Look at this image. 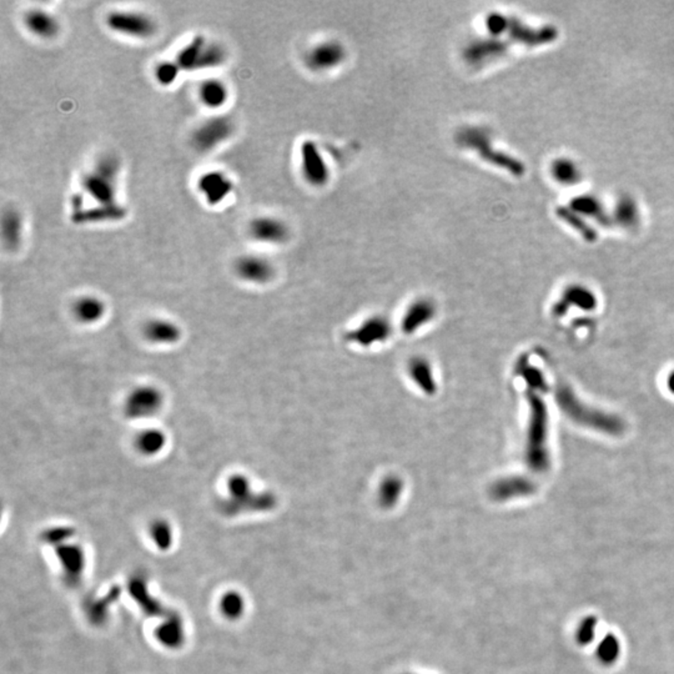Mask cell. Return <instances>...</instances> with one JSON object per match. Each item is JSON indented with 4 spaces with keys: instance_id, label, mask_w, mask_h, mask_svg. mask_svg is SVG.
Instances as JSON below:
<instances>
[{
    "instance_id": "obj_1",
    "label": "cell",
    "mask_w": 674,
    "mask_h": 674,
    "mask_svg": "<svg viewBox=\"0 0 674 674\" xmlns=\"http://www.w3.org/2000/svg\"><path fill=\"white\" fill-rule=\"evenodd\" d=\"M530 403V424L527 435L526 461L528 467L537 473L548 471L551 466L550 454L547 449L548 436V412L536 391L528 394Z\"/></svg>"
},
{
    "instance_id": "obj_2",
    "label": "cell",
    "mask_w": 674,
    "mask_h": 674,
    "mask_svg": "<svg viewBox=\"0 0 674 674\" xmlns=\"http://www.w3.org/2000/svg\"><path fill=\"white\" fill-rule=\"evenodd\" d=\"M556 401L571 420L582 426L591 427L612 436H618L624 431V422L620 417L587 406L567 386H560L557 389Z\"/></svg>"
},
{
    "instance_id": "obj_3",
    "label": "cell",
    "mask_w": 674,
    "mask_h": 674,
    "mask_svg": "<svg viewBox=\"0 0 674 674\" xmlns=\"http://www.w3.org/2000/svg\"><path fill=\"white\" fill-rule=\"evenodd\" d=\"M226 47L218 42H210L204 36H196L179 50L175 61L181 71L216 69L227 61Z\"/></svg>"
},
{
    "instance_id": "obj_4",
    "label": "cell",
    "mask_w": 674,
    "mask_h": 674,
    "mask_svg": "<svg viewBox=\"0 0 674 674\" xmlns=\"http://www.w3.org/2000/svg\"><path fill=\"white\" fill-rule=\"evenodd\" d=\"M119 172L120 163L115 156H101L96 161L94 169L83 177L84 191L99 205H115Z\"/></svg>"
},
{
    "instance_id": "obj_5",
    "label": "cell",
    "mask_w": 674,
    "mask_h": 674,
    "mask_svg": "<svg viewBox=\"0 0 674 674\" xmlns=\"http://www.w3.org/2000/svg\"><path fill=\"white\" fill-rule=\"evenodd\" d=\"M487 29L493 36L507 34L511 40L525 44L528 47L544 45L547 43L553 42L558 36V31L553 27H544L539 29L528 28L525 24L521 23L517 19L506 18L501 14H491L486 20Z\"/></svg>"
},
{
    "instance_id": "obj_6",
    "label": "cell",
    "mask_w": 674,
    "mask_h": 674,
    "mask_svg": "<svg viewBox=\"0 0 674 674\" xmlns=\"http://www.w3.org/2000/svg\"><path fill=\"white\" fill-rule=\"evenodd\" d=\"M457 142L466 148L473 149L481 155L482 159L492 163L493 165L506 169L516 177H522L525 174V165L521 161L492 148L491 139L487 130L481 128L463 129L458 133Z\"/></svg>"
},
{
    "instance_id": "obj_7",
    "label": "cell",
    "mask_w": 674,
    "mask_h": 674,
    "mask_svg": "<svg viewBox=\"0 0 674 674\" xmlns=\"http://www.w3.org/2000/svg\"><path fill=\"white\" fill-rule=\"evenodd\" d=\"M165 405V395L158 386L137 384L124 398L123 414L128 420H150L161 412Z\"/></svg>"
},
{
    "instance_id": "obj_8",
    "label": "cell",
    "mask_w": 674,
    "mask_h": 674,
    "mask_svg": "<svg viewBox=\"0 0 674 674\" xmlns=\"http://www.w3.org/2000/svg\"><path fill=\"white\" fill-rule=\"evenodd\" d=\"M104 22L112 33L134 39H150L158 31L154 19L137 10L114 9L107 13Z\"/></svg>"
},
{
    "instance_id": "obj_9",
    "label": "cell",
    "mask_w": 674,
    "mask_h": 674,
    "mask_svg": "<svg viewBox=\"0 0 674 674\" xmlns=\"http://www.w3.org/2000/svg\"><path fill=\"white\" fill-rule=\"evenodd\" d=\"M235 124L226 115H215L197 125L191 134V145L200 154L211 153L234 135Z\"/></svg>"
},
{
    "instance_id": "obj_10",
    "label": "cell",
    "mask_w": 674,
    "mask_h": 674,
    "mask_svg": "<svg viewBox=\"0 0 674 674\" xmlns=\"http://www.w3.org/2000/svg\"><path fill=\"white\" fill-rule=\"evenodd\" d=\"M196 189L205 199L207 205L218 207L230 196L234 190L231 179L220 170L202 172L196 181Z\"/></svg>"
},
{
    "instance_id": "obj_11",
    "label": "cell",
    "mask_w": 674,
    "mask_h": 674,
    "mask_svg": "<svg viewBox=\"0 0 674 674\" xmlns=\"http://www.w3.org/2000/svg\"><path fill=\"white\" fill-rule=\"evenodd\" d=\"M346 59V49L337 40L319 43L305 55V63L313 71L331 70Z\"/></svg>"
},
{
    "instance_id": "obj_12",
    "label": "cell",
    "mask_w": 674,
    "mask_h": 674,
    "mask_svg": "<svg viewBox=\"0 0 674 674\" xmlns=\"http://www.w3.org/2000/svg\"><path fill=\"white\" fill-rule=\"evenodd\" d=\"M234 271L244 283L267 284L275 275V269L267 257L257 255H243L234 264Z\"/></svg>"
},
{
    "instance_id": "obj_13",
    "label": "cell",
    "mask_w": 674,
    "mask_h": 674,
    "mask_svg": "<svg viewBox=\"0 0 674 674\" xmlns=\"http://www.w3.org/2000/svg\"><path fill=\"white\" fill-rule=\"evenodd\" d=\"M248 235L255 241L270 245H280L289 240L290 230L284 221L275 216H257L248 224Z\"/></svg>"
},
{
    "instance_id": "obj_14",
    "label": "cell",
    "mask_w": 674,
    "mask_h": 674,
    "mask_svg": "<svg viewBox=\"0 0 674 674\" xmlns=\"http://www.w3.org/2000/svg\"><path fill=\"white\" fill-rule=\"evenodd\" d=\"M23 24L31 36L44 40L57 38L61 30L58 18L42 8H31L24 13Z\"/></svg>"
},
{
    "instance_id": "obj_15",
    "label": "cell",
    "mask_w": 674,
    "mask_h": 674,
    "mask_svg": "<svg viewBox=\"0 0 674 674\" xmlns=\"http://www.w3.org/2000/svg\"><path fill=\"white\" fill-rule=\"evenodd\" d=\"M142 335L147 341L158 346H172L181 340V327L172 320L151 319L144 325Z\"/></svg>"
},
{
    "instance_id": "obj_16",
    "label": "cell",
    "mask_w": 674,
    "mask_h": 674,
    "mask_svg": "<svg viewBox=\"0 0 674 674\" xmlns=\"http://www.w3.org/2000/svg\"><path fill=\"white\" fill-rule=\"evenodd\" d=\"M302 174L306 181L321 186L329 179V170L314 142H304L301 148Z\"/></svg>"
},
{
    "instance_id": "obj_17",
    "label": "cell",
    "mask_w": 674,
    "mask_h": 674,
    "mask_svg": "<svg viewBox=\"0 0 674 674\" xmlns=\"http://www.w3.org/2000/svg\"><path fill=\"white\" fill-rule=\"evenodd\" d=\"M509 44L500 39H477L465 49V59L470 64L481 66L487 61L501 58L507 52Z\"/></svg>"
},
{
    "instance_id": "obj_18",
    "label": "cell",
    "mask_w": 674,
    "mask_h": 674,
    "mask_svg": "<svg viewBox=\"0 0 674 674\" xmlns=\"http://www.w3.org/2000/svg\"><path fill=\"white\" fill-rule=\"evenodd\" d=\"M71 314L82 325H95L107 314V304L98 296H80L73 304Z\"/></svg>"
},
{
    "instance_id": "obj_19",
    "label": "cell",
    "mask_w": 674,
    "mask_h": 674,
    "mask_svg": "<svg viewBox=\"0 0 674 674\" xmlns=\"http://www.w3.org/2000/svg\"><path fill=\"white\" fill-rule=\"evenodd\" d=\"M197 98L202 105L207 109L219 110L227 104L230 98V90L221 79L209 77L199 85Z\"/></svg>"
},
{
    "instance_id": "obj_20",
    "label": "cell",
    "mask_w": 674,
    "mask_h": 674,
    "mask_svg": "<svg viewBox=\"0 0 674 674\" xmlns=\"http://www.w3.org/2000/svg\"><path fill=\"white\" fill-rule=\"evenodd\" d=\"M537 486L526 477H509L496 482L492 487L491 495L497 501H507L509 498L533 495Z\"/></svg>"
},
{
    "instance_id": "obj_21",
    "label": "cell",
    "mask_w": 674,
    "mask_h": 674,
    "mask_svg": "<svg viewBox=\"0 0 674 674\" xmlns=\"http://www.w3.org/2000/svg\"><path fill=\"white\" fill-rule=\"evenodd\" d=\"M167 444L165 432L158 427L144 428L136 433L134 437V447L136 452L144 457H155L160 455Z\"/></svg>"
},
{
    "instance_id": "obj_22",
    "label": "cell",
    "mask_w": 674,
    "mask_h": 674,
    "mask_svg": "<svg viewBox=\"0 0 674 674\" xmlns=\"http://www.w3.org/2000/svg\"><path fill=\"white\" fill-rule=\"evenodd\" d=\"M391 334L389 321L382 317H373L366 321L364 325L356 329L355 332L349 335V338L361 346H368L379 341H384Z\"/></svg>"
},
{
    "instance_id": "obj_23",
    "label": "cell",
    "mask_w": 674,
    "mask_h": 674,
    "mask_svg": "<svg viewBox=\"0 0 674 674\" xmlns=\"http://www.w3.org/2000/svg\"><path fill=\"white\" fill-rule=\"evenodd\" d=\"M571 306H578L583 310H593L597 306V300L596 296L585 287L571 286L563 292L561 300L555 305L553 313L557 316H562L567 313Z\"/></svg>"
},
{
    "instance_id": "obj_24",
    "label": "cell",
    "mask_w": 674,
    "mask_h": 674,
    "mask_svg": "<svg viewBox=\"0 0 674 674\" xmlns=\"http://www.w3.org/2000/svg\"><path fill=\"white\" fill-rule=\"evenodd\" d=\"M23 216L15 207H6L1 214V239L8 248H17L23 237Z\"/></svg>"
},
{
    "instance_id": "obj_25",
    "label": "cell",
    "mask_w": 674,
    "mask_h": 674,
    "mask_svg": "<svg viewBox=\"0 0 674 674\" xmlns=\"http://www.w3.org/2000/svg\"><path fill=\"white\" fill-rule=\"evenodd\" d=\"M124 207L118 204L115 205H99L87 211H77L73 215V221L79 224L87 223H101V221H112V220L123 219L125 216Z\"/></svg>"
},
{
    "instance_id": "obj_26",
    "label": "cell",
    "mask_w": 674,
    "mask_h": 674,
    "mask_svg": "<svg viewBox=\"0 0 674 674\" xmlns=\"http://www.w3.org/2000/svg\"><path fill=\"white\" fill-rule=\"evenodd\" d=\"M435 305L430 300H420L414 302L411 308H408L407 314L405 315L403 319V331L406 334H412L419 327L425 325L435 315Z\"/></svg>"
},
{
    "instance_id": "obj_27",
    "label": "cell",
    "mask_w": 674,
    "mask_h": 674,
    "mask_svg": "<svg viewBox=\"0 0 674 674\" xmlns=\"http://www.w3.org/2000/svg\"><path fill=\"white\" fill-rule=\"evenodd\" d=\"M571 209L574 213L583 214L585 216L593 218L604 226H611L613 224V220H611L608 214L606 213L602 204L592 196L574 197L571 202Z\"/></svg>"
},
{
    "instance_id": "obj_28",
    "label": "cell",
    "mask_w": 674,
    "mask_h": 674,
    "mask_svg": "<svg viewBox=\"0 0 674 674\" xmlns=\"http://www.w3.org/2000/svg\"><path fill=\"white\" fill-rule=\"evenodd\" d=\"M622 653V645L620 638L613 633H607L604 638L599 641L596 648V657L598 662L604 667H611L618 662Z\"/></svg>"
},
{
    "instance_id": "obj_29",
    "label": "cell",
    "mask_w": 674,
    "mask_h": 674,
    "mask_svg": "<svg viewBox=\"0 0 674 674\" xmlns=\"http://www.w3.org/2000/svg\"><path fill=\"white\" fill-rule=\"evenodd\" d=\"M557 216L564 221L566 224L572 226L574 230L578 231L583 237L585 241L594 243L597 240V232L592 227L591 225L587 224L585 220L580 218L577 214L574 213L569 207H560L556 209Z\"/></svg>"
},
{
    "instance_id": "obj_30",
    "label": "cell",
    "mask_w": 674,
    "mask_h": 674,
    "mask_svg": "<svg viewBox=\"0 0 674 674\" xmlns=\"http://www.w3.org/2000/svg\"><path fill=\"white\" fill-rule=\"evenodd\" d=\"M615 221L627 229L638 224V210L631 197H622L621 200L617 202Z\"/></svg>"
},
{
    "instance_id": "obj_31",
    "label": "cell",
    "mask_w": 674,
    "mask_h": 674,
    "mask_svg": "<svg viewBox=\"0 0 674 674\" xmlns=\"http://www.w3.org/2000/svg\"><path fill=\"white\" fill-rule=\"evenodd\" d=\"M552 175L557 181L566 185L578 183L581 179L580 170L571 160L558 159L552 164Z\"/></svg>"
},
{
    "instance_id": "obj_32",
    "label": "cell",
    "mask_w": 674,
    "mask_h": 674,
    "mask_svg": "<svg viewBox=\"0 0 674 674\" xmlns=\"http://www.w3.org/2000/svg\"><path fill=\"white\" fill-rule=\"evenodd\" d=\"M410 370L414 381L420 384L424 391H426L427 394L435 392V382L432 377L431 367L426 361L424 359H414L411 362Z\"/></svg>"
},
{
    "instance_id": "obj_33",
    "label": "cell",
    "mask_w": 674,
    "mask_h": 674,
    "mask_svg": "<svg viewBox=\"0 0 674 674\" xmlns=\"http://www.w3.org/2000/svg\"><path fill=\"white\" fill-rule=\"evenodd\" d=\"M181 73L180 66L175 60H163L155 66L154 79L161 87H170L177 82L179 74Z\"/></svg>"
},
{
    "instance_id": "obj_34",
    "label": "cell",
    "mask_w": 674,
    "mask_h": 674,
    "mask_svg": "<svg viewBox=\"0 0 674 674\" xmlns=\"http://www.w3.org/2000/svg\"><path fill=\"white\" fill-rule=\"evenodd\" d=\"M598 618L596 615H588L582 618L576 629V642L581 647L592 645L597 633Z\"/></svg>"
},
{
    "instance_id": "obj_35",
    "label": "cell",
    "mask_w": 674,
    "mask_h": 674,
    "mask_svg": "<svg viewBox=\"0 0 674 674\" xmlns=\"http://www.w3.org/2000/svg\"><path fill=\"white\" fill-rule=\"evenodd\" d=\"M518 373L523 376L530 390L539 391V392L547 390V384L544 381V375L536 367L531 366L526 359H521L518 362Z\"/></svg>"
},
{
    "instance_id": "obj_36",
    "label": "cell",
    "mask_w": 674,
    "mask_h": 674,
    "mask_svg": "<svg viewBox=\"0 0 674 674\" xmlns=\"http://www.w3.org/2000/svg\"><path fill=\"white\" fill-rule=\"evenodd\" d=\"M398 490H401V482L398 481V479H395V477L387 479V481L382 486V495H384V500L389 501V502L392 501L394 500L392 495H397Z\"/></svg>"
},
{
    "instance_id": "obj_37",
    "label": "cell",
    "mask_w": 674,
    "mask_h": 674,
    "mask_svg": "<svg viewBox=\"0 0 674 674\" xmlns=\"http://www.w3.org/2000/svg\"><path fill=\"white\" fill-rule=\"evenodd\" d=\"M667 386H668L669 391L674 394V371L671 373L668 376V381H667Z\"/></svg>"
}]
</instances>
